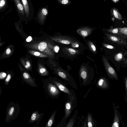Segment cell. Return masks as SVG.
Here are the masks:
<instances>
[{"instance_id":"8","label":"cell","mask_w":127,"mask_h":127,"mask_svg":"<svg viewBox=\"0 0 127 127\" xmlns=\"http://www.w3.org/2000/svg\"><path fill=\"white\" fill-rule=\"evenodd\" d=\"M102 60L109 78L113 80L114 78L117 80L118 78L117 74L113 68L111 66L108 60L104 56L102 57Z\"/></svg>"},{"instance_id":"36","label":"cell","mask_w":127,"mask_h":127,"mask_svg":"<svg viewBox=\"0 0 127 127\" xmlns=\"http://www.w3.org/2000/svg\"><path fill=\"white\" fill-rule=\"evenodd\" d=\"M124 63L127 65V51L125 53V56L124 58Z\"/></svg>"},{"instance_id":"29","label":"cell","mask_w":127,"mask_h":127,"mask_svg":"<svg viewBox=\"0 0 127 127\" xmlns=\"http://www.w3.org/2000/svg\"><path fill=\"white\" fill-rule=\"evenodd\" d=\"M12 78L11 75L10 73L8 74L4 81V83L6 85H8Z\"/></svg>"},{"instance_id":"2","label":"cell","mask_w":127,"mask_h":127,"mask_svg":"<svg viewBox=\"0 0 127 127\" xmlns=\"http://www.w3.org/2000/svg\"><path fill=\"white\" fill-rule=\"evenodd\" d=\"M79 82L81 87L90 85L95 76L94 71L92 68L82 65L79 71Z\"/></svg>"},{"instance_id":"32","label":"cell","mask_w":127,"mask_h":127,"mask_svg":"<svg viewBox=\"0 0 127 127\" xmlns=\"http://www.w3.org/2000/svg\"><path fill=\"white\" fill-rule=\"evenodd\" d=\"M103 45L104 47L109 49H114L115 48L114 46L106 43H103Z\"/></svg>"},{"instance_id":"41","label":"cell","mask_w":127,"mask_h":127,"mask_svg":"<svg viewBox=\"0 0 127 127\" xmlns=\"http://www.w3.org/2000/svg\"><path fill=\"white\" fill-rule=\"evenodd\" d=\"M125 85L126 89L127 91V78L125 79Z\"/></svg>"},{"instance_id":"23","label":"cell","mask_w":127,"mask_h":127,"mask_svg":"<svg viewBox=\"0 0 127 127\" xmlns=\"http://www.w3.org/2000/svg\"><path fill=\"white\" fill-rule=\"evenodd\" d=\"M119 29L121 37L127 39V28H119Z\"/></svg>"},{"instance_id":"15","label":"cell","mask_w":127,"mask_h":127,"mask_svg":"<svg viewBox=\"0 0 127 127\" xmlns=\"http://www.w3.org/2000/svg\"><path fill=\"white\" fill-rule=\"evenodd\" d=\"M78 111L76 110L73 116L68 121L64 123L61 127H73L78 113Z\"/></svg>"},{"instance_id":"31","label":"cell","mask_w":127,"mask_h":127,"mask_svg":"<svg viewBox=\"0 0 127 127\" xmlns=\"http://www.w3.org/2000/svg\"><path fill=\"white\" fill-rule=\"evenodd\" d=\"M113 13L115 17L119 19H121V17L118 12L115 10L113 11Z\"/></svg>"},{"instance_id":"11","label":"cell","mask_w":127,"mask_h":127,"mask_svg":"<svg viewBox=\"0 0 127 127\" xmlns=\"http://www.w3.org/2000/svg\"><path fill=\"white\" fill-rule=\"evenodd\" d=\"M39 111H37L32 112L28 122L29 124L32 123L36 122V125L38 126L39 125L40 120L42 119L44 113H39Z\"/></svg>"},{"instance_id":"14","label":"cell","mask_w":127,"mask_h":127,"mask_svg":"<svg viewBox=\"0 0 127 127\" xmlns=\"http://www.w3.org/2000/svg\"><path fill=\"white\" fill-rule=\"evenodd\" d=\"M113 104L114 112V122L111 127H119L120 126V122L122 120L121 116L118 111L114 103H113Z\"/></svg>"},{"instance_id":"42","label":"cell","mask_w":127,"mask_h":127,"mask_svg":"<svg viewBox=\"0 0 127 127\" xmlns=\"http://www.w3.org/2000/svg\"><path fill=\"white\" fill-rule=\"evenodd\" d=\"M0 95H1V93H2V91H1V88L0 87Z\"/></svg>"},{"instance_id":"9","label":"cell","mask_w":127,"mask_h":127,"mask_svg":"<svg viewBox=\"0 0 127 127\" xmlns=\"http://www.w3.org/2000/svg\"><path fill=\"white\" fill-rule=\"evenodd\" d=\"M108 39L112 42L118 45H127V42L125 39L117 35L113 34L105 33Z\"/></svg>"},{"instance_id":"3","label":"cell","mask_w":127,"mask_h":127,"mask_svg":"<svg viewBox=\"0 0 127 127\" xmlns=\"http://www.w3.org/2000/svg\"><path fill=\"white\" fill-rule=\"evenodd\" d=\"M20 106L18 103L13 101L10 102L6 109L5 120V122L9 123L16 119L20 113Z\"/></svg>"},{"instance_id":"10","label":"cell","mask_w":127,"mask_h":127,"mask_svg":"<svg viewBox=\"0 0 127 127\" xmlns=\"http://www.w3.org/2000/svg\"><path fill=\"white\" fill-rule=\"evenodd\" d=\"M22 78L24 81L29 85L33 87H36L38 86L35 82L34 78H32L28 73L25 71H23Z\"/></svg>"},{"instance_id":"34","label":"cell","mask_w":127,"mask_h":127,"mask_svg":"<svg viewBox=\"0 0 127 127\" xmlns=\"http://www.w3.org/2000/svg\"><path fill=\"white\" fill-rule=\"evenodd\" d=\"M6 74L4 72H1L0 74V80H3L6 76Z\"/></svg>"},{"instance_id":"5","label":"cell","mask_w":127,"mask_h":127,"mask_svg":"<svg viewBox=\"0 0 127 127\" xmlns=\"http://www.w3.org/2000/svg\"><path fill=\"white\" fill-rule=\"evenodd\" d=\"M55 72L57 76L69 84L72 87L76 90L78 89L77 85L75 81L68 72L61 68L56 69Z\"/></svg>"},{"instance_id":"26","label":"cell","mask_w":127,"mask_h":127,"mask_svg":"<svg viewBox=\"0 0 127 127\" xmlns=\"http://www.w3.org/2000/svg\"><path fill=\"white\" fill-rule=\"evenodd\" d=\"M107 31L108 32L112 34L117 35L121 37V35L119 32V28L111 29L107 30Z\"/></svg>"},{"instance_id":"28","label":"cell","mask_w":127,"mask_h":127,"mask_svg":"<svg viewBox=\"0 0 127 127\" xmlns=\"http://www.w3.org/2000/svg\"><path fill=\"white\" fill-rule=\"evenodd\" d=\"M88 46L90 50L93 53H96V50L94 44L91 41H89L88 43Z\"/></svg>"},{"instance_id":"40","label":"cell","mask_w":127,"mask_h":127,"mask_svg":"<svg viewBox=\"0 0 127 127\" xmlns=\"http://www.w3.org/2000/svg\"><path fill=\"white\" fill-rule=\"evenodd\" d=\"M11 52L10 49L9 48H7L6 50V53L7 55L9 54Z\"/></svg>"},{"instance_id":"7","label":"cell","mask_w":127,"mask_h":127,"mask_svg":"<svg viewBox=\"0 0 127 127\" xmlns=\"http://www.w3.org/2000/svg\"><path fill=\"white\" fill-rule=\"evenodd\" d=\"M31 47L50 56L53 55V53L50 45L45 42H42L38 43L32 44Z\"/></svg>"},{"instance_id":"24","label":"cell","mask_w":127,"mask_h":127,"mask_svg":"<svg viewBox=\"0 0 127 127\" xmlns=\"http://www.w3.org/2000/svg\"><path fill=\"white\" fill-rule=\"evenodd\" d=\"M29 52L31 54L35 56L40 57H47L46 55L42 53L34 51H30Z\"/></svg>"},{"instance_id":"25","label":"cell","mask_w":127,"mask_h":127,"mask_svg":"<svg viewBox=\"0 0 127 127\" xmlns=\"http://www.w3.org/2000/svg\"><path fill=\"white\" fill-rule=\"evenodd\" d=\"M39 74L42 76H48L49 73L47 70L45 68L41 67L39 68L38 69Z\"/></svg>"},{"instance_id":"4","label":"cell","mask_w":127,"mask_h":127,"mask_svg":"<svg viewBox=\"0 0 127 127\" xmlns=\"http://www.w3.org/2000/svg\"><path fill=\"white\" fill-rule=\"evenodd\" d=\"M44 88L48 95L52 98H57L60 95L61 91L51 80L43 81Z\"/></svg>"},{"instance_id":"39","label":"cell","mask_w":127,"mask_h":127,"mask_svg":"<svg viewBox=\"0 0 127 127\" xmlns=\"http://www.w3.org/2000/svg\"><path fill=\"white\" fill-rule=\"evenodd\" d=\"M32 40V38L31 36H29L26 39V41L27 42H29Z\"/></svg>"},{"instance_id":"30","label":"cell","mask_w":127,"mask_h":127,"mask_svg":"<svg viewBox=\"0 0 127 127\" xmlns=\"http://www.w3.org/2000/svg\"><path fill=\"white\" fill-rule=\"evenodd\" d=\"M67 51L70 54L72 55H76L79 52L78 51L71 48H67Z\"/></svg>"},{"instance_id":"16","label":"cell","mask_w":127,"mask_h":127,"mask_svg":"<svg viewBox=\"0 0 127 127\" xmlns=\"http://www.w3.org/2000/svg\"><path fill=\"white\" fill-rule=\"evenodd\" d=\"M92 29L88 27H84L78 29L77 32L83 38L90 35L92 32Z\"/></svg>"},{"instance_id":"21","label":"cell","mask_w":127,"mask_h":127,"mask_svg":"<svg viewBox=\"0 0 127 127\" xmlns=\"http://www.w3.org/2000/svg\"><path fill=\"white\" fill-rule=\"evenodd\" d=\"M18 10L20 14L24 15L23 7L19 0H14Z\"/></svg>"},{"instance_id":"33","label":"cell","mask_w":127,"mask_h":127,"mask_svg":"<svg viewBox=\"0 0 127 127\" xmlns=\"http://www.w3.org/2000/svg\"><path fill=\"white\" fill-rule=\"evenodd\" d=\"M59 2L63 4H67L69 3V0H58Z\"/></svg>"},{"instance_id":"27","label":"cell","mask_w":127,"mask_h":127,"mask_svg":"<svg viewBox=\"0 0 127 127\" xmlns=\"http://www.w3.org/2000/svg\"><path fill=\"white\" fill-rule=\"evenodd\" d=\"M115 60L116 61L119 62L121 61L123 58V55L122 52H119L114 56Z\"/></svg>"},{"instance_id":"1","label":"cell","mask_w":127,"mask_h":127,"mask_svg":"<svg viewBox=\"0 0 127 127\" xmlns=\"http://www.w3.org/2000/svg\"><path fill=\"white\" fill-rule=\"evenodd\" d=\"M67 100L65 103L64 114L61 121L56 127H61L70 116L72 112L77 105V97L67 95Z\"/></svg>"},{"instance_id":"19","label":"cell","mask_w":127,"mask_h":127,"mask_svg":"<svg viewBox=\"0 0 127 127\" xmlns=\"http://www.w3.org/2000/svg\"><path fill=\"white\" fill-rule=\"evenodd\" d=\"M48 13V11L46 8H42L40 12L38 15V17L39 21L41 22H43Z\"/></svg>"},{"instance_id":"37","label":"cell","mask_w":127,"mask_h":127,"mask_svg":"<svg viewBox=\"0 0 127 127\" xmlns=\"http://www.w3.org/2000/svg\"><path fill=\"white\" fill-rule=\"evenodd\" d=\"M31 66V64L29 61H28L26 62V65L25 66V67L26 69H29Z\"/></svg>"},{"instance_id":"12","label":"cell","mask_w":127,"mask_h":127,"mask_svg":"<svg viewBox=\"0 0 127 127\" xmlns=\"http://www.w3.org/2000/svg\"><path fill=\"white\" fill-rule=\"evenodd\" d=\"M106 78L104 77H100L97 81L96 86L98 88L102 90H106L109 87L108 81Z\"/></svg>"},{"instance_id":"18","label":"cell","mask_w":127,"mask_h":127,"mask_svg":"<svg viewBox=\"0 0 127 127\" xmlns=\"http://www.w3.org/2000/svg\"><path fill=\"white\" fill-rule=\"evenodd\" d=\"M57 111V110H56L52 113L50 117L46 124L45 127H50L53 125L54 123L55 118Z\"/></svg>"},{"instance_id":"38","label":"cell","mask_w":127,"mask_h":127,"mask_svg":"<svg viewBox=\"0 0 127 127\" xmlns=\"http://www.w3.org/2000/svg\"><path fill=\"white\" fill-rule=\"evenodd\" d=\"M59 49V47L58 46H56L54 48V50L56 53L58 52Z\"/></svg>"},{"instance_id":"17","label":"cell","mask_w":127,"mask_h":127,"mask_svg":"<svg viewBox=\"0 0 127 127\" xmlns=\"http://www.w3.org/2000/svg\"><path fill=\"white\" fill-rule=\"evenodd\" d=\"M87 116V126L88 127H96L97 123L92 114L88 112Z\"/></svg>"},{"instance_id":"22","label":"cell","mask_w":127,"mask_h":127,"mask_svg":"<svg viewBox=\"0 0 127 127\" xmlns=\"http://www.w3.org/2000/svg\"><path fill=\"white\" fill-rule=\"evenodd\" d=\"M22 1L26 16L28 17L29 15V10L27 0H22Z\"/></svg>"},{"instance_id":"20","label":"cell","mask_w":127,"mask_h":127,"mask_svg":"<svg viewBox=\"0 0 127 127\" xmlns=\"http://www.w3.org/2000/svg\"><path fill=\"white\" fill-rule=\"evenodd\" d=\"M80 122L78 123V127H87V116L86 118L84 116H81Z\"/></svg>"},{"instance_id":"35","label":"cell","mask_w":127,"mask_h":127,"mask_svg":"<svg viewBox=\"0 0 127 127\" xmlns=\"http://www.w3.org/2000/svg\"><path fill=\"white\" fill-rule=\"evenodd\" d=\"M5 4V0H0V9Z\"/></svg>"},{"instance_id":"6","label":"cell","mask_w":127,"mask_h":127,"mask_svg":"<svg viewBox=\"0 0 127 127\" xmlns=\"http://www.w3.org/2000/svg\"><path fill=\"white\" fill-rule=\"evenodd\" d=\"M50 79L61 91L67 95L75 97H76L74 90L68 88L67 85V83L65 82L56 78H51Z\"/></svg>"},{"instance_id":"13","label":"cell","mask_w":127,"mask_h":127,"mask_svg":"<svg viewBox=\"0 0 127 127\" xmlns=\"http://www.w3.org/2000/svg\"><path fill=\"white\" fill-rule=\"evenodd\" d=\"M52 40L61 43L69 44L75 42L70 38L64 36H58L52 38Z\"/></svg>"}]
</instances>
